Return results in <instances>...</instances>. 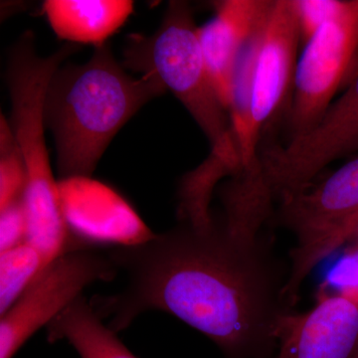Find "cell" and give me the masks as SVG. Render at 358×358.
<instances>
[{
	"mask_svg": "<svg viewBox=\"0 0 358 358\" xmlns=\"http://www.w3.org/2000/svg\"><path fill=\"white\" fill-rule=\"evenodd\" d=\"M261 230L212 214L207 223L180 220L143 243L113 247L108 253L126 286L90 303L115 334L160 310L204 334L224 358H270L296 308L286 296L289 261Z\"/></svg>",
	"mask_w": 358,
	"mask_h": 358,
	"instance_id": "cell-1",
	"label": "cell"
},
{
	"mask_svg": "<svg viewBox=\"0 0 358 358\" xmlns=\"http://www.w3.org/2000/svg\"><path fill=\"white\" fill-rule=\"evenodd\" d=\"M166 92L152 75L131 76L106 44L95 47L85 64L61 66L52 77L44 106L61 178H91L117 131Z\"/></svg>",
	"mask_w": 358,
	"mask_h": 358,
	"instance_id": "cell-2",
	"label": "cell"
},
{
	"mask_svg": "<svg viewBox=\"0 0 358 358\" xmlns=\"http://www.w3.org/2000/svg\"><path fill=\"white\" fill-rule=\"evenodd\" d=\"M79 48V45L68 44L42 57L34 34L26 31L13 45L7 62L6 78L13 108L9 124L26 169L27 242L47 263L67 251L71 235L45 141V98L56 71Z\"/></svg>",
	"mask_w": 358,
	"mask_h": 358,
	"instance_id": "cell-3",
	"label": "cell"
},
{
	"mask_svg": "<svg viewBox=\"0 0 358 358\" xmlns=\"http://www.w3.org/2000/svg\"><path fill=\"white\" fill-rule=\"evenodd\" d=\"M197 31L189 4L169 2L154 34L129 35L122 66L157 77L171 91L210 141L211 157L234 174L242 164L229 113L212 84Z\"/></svg>",
	"mask_w": 358,
	"mask_h": 358,
	"instance_id": "cell-4",
	"label": "cell"
},
{
	"mask_svg": "<svg viewBox=\"0 0 358 358\" xmlns=\"http://www.w3.org/2000/svg\"><path fill=\"white\" fill-rule=\"evenodd\" d=\"M272 220L294 236L286 296L296 308L313 268L358 233V157L305 192L282 200Z\"/></svg>",
	"mask_w": 358,
	"mask_h": 358,
	"instance_id": "cell-5",
	"label": "cell"
},
{
	"mask_svg": "<svg viewBox=\"0 0 358 358\" xmlns=\"http://www.w3.org/2000/svg\"><path fill=\"white\" fill-rule=\"evenodd\" d=\"M108 251L94 247L71 248L54 259L0 320V358H13L26 341L49 324L82 292L119 274Z\"/></svg>",
	"mask_w": 358,
	"mask_h": 358,
	"instance_id": "cell-6",
	"label": "cell"
},
{
	"mask_svg": "<svg viewBox=\"0 0 358 358\" xmlns=\"http://www.w3.org/2000/svg\"><path fill=\"white\" fill-rule=\"evenodd\" d=\"M358 152V75L307 133L259 157L264 183L281 202L305 192L334 160Z\"/></svg>",
	"mask_w": 358,
	"mask_h": 358,
	"instance_id": "cell-7",
	"label": "cell"
},
{
	"mask_svg": "<svg viewBox=\"0 0 358 358\" xmlns=\"http://www.w3.org/2000/svg\"><path fill=\"white\" fill-rule=\"evenodd\" d=\"M357 54L358 0H348L308 40L298 61L289 109L291 140L317 124Z\"/></svg>",
	"mask_w": 358,
	"mask_h": 358,
	"instance_id": "cell-8",
	"label": "cell"
},
{
	"mask_svg": "<svg viewBox=\"0 0 358 358\" xmlns=\"http://www.w3.org/2000/svg\"><path fill=\"white\" fill-rule=\"evenodd\" d=\"M301 40L293 0H275L257 62L245 166L258 159L263 129L293 91L296 55Z\"/></svg>",
	"mask_w": 358,
	"mask_h": 358,
	"instance_id": "cell-9",
	"label": "cell"
},
{
	"mask_svg": "<svg viewBox=\"0 0 358 358\" xmlns=\"http://www.w3.org/2000/svg\"><path fill=\"white\" fill-rule=\"evenodd\" d=\"M58 185L71 239L78 243L129 246L155 236L131 205L109 186L86 176L61 178Z\"/></svg>",
	"mask_w": 358,
	"mask_h": 358,
	"instance_id": "cell-10",
	"label": "cell"
},
{
	"mask_svg": "<svg viewBox=\"0 0 358 358\" xmlns=\"http://www.w3.org/2000/svg\"><path fill=\"white\" fill-rule=\"evenodd\" d=\"M270 358H358V301L341 293L324 296L282 324Z\"/></svg>",
	"mask_w": 358,
	"mask_h": 358,
	"instance_id": "cell-11",
	"label": "cell"
},
{
	"mask_svg": "<svg viewBox=\"0 0 358 358\" xmlns=\"http://www.w3.org/2000/svg\"><path fill=\"white\" fill-rule=\"evenodd\" d=\"M274 0H224L214 2L215 16L199 27L205 64L214 89L229 113L231 84L238 54Z\"/></svg>",
	"mask_w": 358,
	"mask_h": 358,
	"instance_id": "cell-12",
	"label": "cell"
},
{
	"mask_svg": "<svg viewBox=\"0 0 358 358\" xmlns=\"http://www.w3.org/2000/svg\"><path fill=\"white\" fill-rule=\"evenodd\" d=\"M45 14L60 39L71 44H106L134 11L129 0H47Z\"/></svg>",
	"mask_w": 358,
	"mask_h": 358,
	"instance_id": "cell-13",
	"label": "cell"
},
{
	"mask_svg": "<svg viewBox=\"0 0 358 358\" xmlns=\"http://www.w3.org/2000/svg\"><path fill=\"white\" fill-rule=\"evenodd\" d=\"M46 327L47 339L50 343L66 341L81 358H138L83 296L73 301Z\"/></svg>",
	"mask_w": 358,
	"mask_h": 358,
	"instance_id": "cell-14",
	"label": "cell"
},
{
	"mask_svg": "<svg viewBox=\"0 0 358 358\" xmlns=\"http://www.w3.org/2000/svg\"><path fill=\"white\" fill-rule=\"evenodd\" d=\"M47 264L28 242L0 253V315L13 307Z\"/></svg>",
	"mask_w": 358,
	"mask_h": 358,
	"instance_id": "cell-15",
	"label": "cell"
},
{
	"mask_svg": "<svg viewBox=\"0 0 358 358\" xmlns=\"http://www.w3.org/2000/svg\"><path fill=\"white\" fill-rule=\"evenodd\" d=\"M26 169L10 124L0 122V209L24 196Z\"/></svg>",
	"mask_w": 358,
	"mask_h": 358,
	"instance_id": "cell-16",
	"label": "cell"
},
{
	"mask_svg": "<svg viewBox=\"0 0 358 358\" xmlns=\"http://www.w3.org/2000/svg\"><path fill=\"white\" fill-rule=\"evenodd\" d=\"M301 36L305 43L327 20L338 13L343 1L338 0H293Z\"/></svg>",
	"mask_w": 358,
	"mask_h": 358,
	"instance_id": "cell-17",
	"label": "cell"
},
{
	"mask_svg": "<svg viewBox=\"0 0 358 358\" xmlns=\"http://www.w3.org/2000/svg\"><path fill=\"white\" fill-rule=\"evenodd\" d=\"M28 222L24 196L0 209V252L27 242Z\"/></svg>",
	"mask_w": 358,
	"mask_h": 358,
	"instance_id": "cell-18",
	"label": "cell"
}]
</instances>
